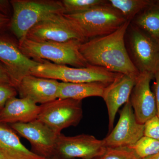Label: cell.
<instances>
[{
  "label": "cell",
  "mask_w": 159,
  "mask_h": 159,
  "mask_svg": "<svg viewBox=\"0 0 159 159\" xmlns=\"http://www.w3.org/2000/svg\"><path fill=\"white\" fill-rule=\"evenodd\" d=\"M41 105L26 98L12 97L0 114V123H28L37 119Z\"/></svg>",
  "instance_id": "obj_16"
},
{
  "label": "cell",
  "mask_w": 159,
  "mask_h": 159,
  "mask_svg": "<svg viewBox=\"0 0 159 159\" xmlns=\"http://www.w3.org/2000/svg\"><path fill=\"white\" fill-rule=\"evenodd\" d=\"M64 15L87 40L110 34L128 21L108 1L86 11Z\"/></svg>",
  "instance_id": "obj_2"
},
{
  "label": "cell",
  "mask_w": 159,
  "mask_h": 159,
  "mask_svg": "<svg viewBox=\"0 0 159 159\" xmlns=\"http://www.w3.org/2000/svg\"><path fill=\"white\" fill-rule=\"evenodd\" d=\"M17 91L11 84L0 83V114L8 100L12 97H16Z\"/></svg>",
  "instance_id": "obj_24"
},
{
  "label": "cell",
  "mask_w": 159,
  "mask_h": 159,
  "mask_svg": "<svg viewBox=\"0 0 159 159\" xmlns=\"http://www.w3.org/2000/svg\"><path fill=\"white\" fill-rule=\"evenodd\" d=\"M64 14H72L88 10L96 6L106 4L104 0H62Z\"/></svg>",
  "instance_id": "obj_22"
},
{
  "label": "cell",
  "mask_w": 159,
  "mask_h": 159,
  "mask_svg": "<svg viewBox=\"0 0 159 159\" xmlns=\"http://www.w3.org/2000/svg\"><path fill=\"white\" fill-rule=\"evenodd\" d=\"M131 22L128 21L113 33L94 38L80 44L79 51L89 65L115 73L139 77L126 49L125 36Z\"/></svg>",
  "instance_id": "obj_1"
},
{
  "label": "cell",
  "mask_w": 159,
  "mask_h": 159,
  "mask_svg": "<svg viewBox=\"0 0 159 159\" xmlns=\"http://www.w3.org/2000/svg\"><path fill=\"white\" fill-rule=\"evenodd\" d=\"M144 124L136 119L130 101L124 104L115 128L102 140L106 148H126L134 145L144 136Z\"/></svg>",
  "instance_id": "obj_9"
},
{
  "label": "cell",
  "mask_w": 159,
  "mask_h": 159,
  "mask_svg": "<svg viewBox=\"0 0 159 159\" xmlns=\"http://www.w3.org/2000/svg\"><path fill=\"white\" fill-rule=\"evenodd\" d=\"M132 150L139 159L144 158L159 152V141L143 136L134 145L127 147Z\"/></svg>",
  "instance_id": "obj_21"
},
{
  "label": "cell",
  "mask_w": 159,
  "mask_h": 159,
  "mask_svg": "<svg viewBox=\"0 0 159 159\" xmlns=\"http://www.w3.org/2000/svg\"><path fill=\"white\" fill-rule=\"evenodd\" d=\"M94 159H139L132 150L126 148H107L103 154Z\"/></svg>",
  "instance_id": "obj_23"
},
{
  "label": "cell",
  "mask_w": 159,
  "mask_h": 159,
  "mask_svg": "<svg viewBox=\"0 0 159 159\" xmlns=\"http://www.w3.org/2000/svg\"><path fill=\"white\" fill-rule=\"evenodd\" d=\"M12 15L9 27L20 42L29 30L45 19L56 14H64L61 1L11 0Z\"/></svg>",
  "instance_id": "obj_3"
},
{
  "label": "cell",
  "mask_w": 159,
  "mask_h": 159,
  "mask_svg": "<svg viewBox=\"0 0 159 159\" xmlns=\"http://www.w3.org/2000/svg\"><path fill=\"white\" fill-rule=\"evenodd\" d=\"M31 74L36 77L60 80L73 83L96 82L109 85L123 74L107 70L102 68L89 65L85 67H70L43 60L32 69Z\"/></svg>",
  "instance_id": "obj_5"
},
{
  "label": "cell",
  "mask_w": 159,
  "mask_h": 159,
  "mask_svg": "<svg viewBox=\"0 0 159 159\" xmlns=\"http://www.w3.org/2000/svg\"><path fill=\"white\" fill-rule=\"evenodd\" d=\"M108 85L99 83H82L60 82L58 99H71L82 100L93 97H102Z\"/></svg>",
  "instance_id": "obj_18"
},
{
  "label": "cell",
  "mask_w": 159,
  "mask_h": 159,
  "mask_svg": "<svg viewBox=\"0 0 159 159\" xmlns=\"http://www.w3.org/2000/svg\"><path fill=\"white\" fill-rule=\"evenodd\" d=\"M82 43L76 41L36 42L25 38L18 44L23 54L37 62L49 60L55 64L82 68L89 65L80 52V46Z\"/></svg>",
  "instance_id": "obj_4"
},
{
  "label": "cell",
  "mask_w": 159,
  "mask_h": 159,
  "mask_svg": "<svg viewBox=\"0 0 159 159\" xmlns=\"http://www.w3.org/2000/svg\"><path fill=\"white\" fill-rule=\"evenodd\" d=\"M152 0H109L112 7L119 11L127 21L131 22Z\"/></svg>",
  "instance_id": "obj_20"
},
{
  "label": "cell",
  "mask_w": 159,
  "mask_h": 159,
  "mask_svg": "<svg viewBox=\"0 0 159 159\" xmlns=\"http://www.w3.org/2000/svg\"><path fill=\"white\" fill-rule=\"evenodd\" d=\"M40 105L37 119L57 135L64 129L77 126L82 119V100L57 99Z\"/></svg>",
  "instance_id": "obj_7"
},
{
  "label": "cell",
  "mask_w": 159,
  "mask_h": 159,
  "mask_svg": "<svg viewBox=\"0 0 159 159\" xmlns=\"http://www.w3.org/2000/svg\"><path fill=\"white\" fill-rule=\"evenodd\" d=\"M154 78L152 74L140 73L129 98L136 119L142 124L157 116L155 97L150 85L151 81Z\"/></svg>",
  "instance_id": "obj_13"
},
{
  "label": "cell",
  "mask_w": 159,
  "mask_h": 159,
  "mask_svg": "<svg viewBox=\"0 0 159 159\" xmlns=\"http://www.w3.org/2000/svg\"><path fill=\"white\" fill-rule=\"evenodd\" d=\"M144 136L159 141V118L155 116L144 124Z\"/></svg>",
  "instance_id": "obj_25"
},
{
  "label": "cell",
  "mask_w": 159,
  "mask_h": 159,
  "mask_svg": "<svg viewBox=\"0 0 159 159\" xmlns=\"http://www.w3.org/2000/svg\"><path fill=\"white\" fill-rule=\"evenodd\" d=\"M0 159H11L0 151Z\"/></svg>",
  "instance_id": "obj_31"
},
{
  "label": "cell",
  "mask_w": 159,
  "mask_h": 159,
  "mask_svg": "<svg viewBox=\"0 0 159 159\" xmlns=\"http://www.w3.org/2000/svg\"><path fill=\"white\" fill-rule=\"evenodd\" d=\"M25 38L34 41L58 43L88 41L64 14L53 15L39 22L29 30Z\"/></svg>",
  "instance_id": "obj_8"
},
{
  "label": "cell",
  "mask_w": 159,
  "mask_h": 159,
  "mask_svg": "<svg viewBox=\"0 0 159 159\" xmlns=\"http://www.w3.org/2000/svg\"><path fill=\"white\" fill-rule=\"evenodd\" d=\"M155 80L154 83V94L155 97L157 108V116L159 118V71L154 75Z\"/></svg>",
  "instance_id": "obj_26"
},
{
  "label": "cell",
  "mask_w": 159,
  "mask_h": 159,
  "mask_svg": "<svg viewBox=\"0 0 159 159\" xmlns=\"http://www.w3.org/2000/svg\"><path fill=\"white\" fill-rule=\"evenodd\" d=\"M10 21L11 18L0 13V30H3L6 27H9Z\"/></svg>",
  "instance_id": "obj_29"
},
{
  "label": "cell",
  "mask_w": 159,
  "mask_h": 159,
  "mask_svg": "<svg viewBox=\"0 0 159 159\" xmlns=\"http://www.w3.org/2000/svg\"><path fill=\"white\" fill-rule=\"evenodd\" d=\"M59 85L56 80L29 74L22 80L16 90L20 98L42 105L58 99Z\"/></svg>",
  "instance_id": "obj_14"
},
{
  "label": "cell",
  "mask_w": 159,
  "mask_h": 159,
  "mask_svg": "<svg viewBox=\"0 0 159 159\" xmlns=\"http://www.w3.org/2000/svg\"><path fill=\"white\" fill-rule=\"evenodd\" d=\"M133 20L134 25L159 40V0H152Z\"/></svg>",
  "instance_id": "obj_19"
},
{
  "label": "cell",
  "mask_w": 159,
  "mask_h": 159,
  "mask_svg": "<svg viewBox=\"0 0 159 159\" xmlns=\"http://www.w3.org/2000/svg\"><path fill=\"white\" fill-rule=\"evenodd\" d=\"M47 159H60L59 158H57V157H52L51 158Z\"/></svg>",
  "instance_id": "obj_32"
},
{
  "label": "cell",
  "mask_w": 159,
  "mask_h": 159,
  "mask_svg": "<svg viewBox=\"0 0 159 159\" xmlns=\"http://www.w3.org/2000/svg\"><path fill=\"white\" fill-rule=\"evenodd\" d=\"M0 61L7 70L12 86L16 88L25 76L31 74L32 69L41 63L23 54L12 39L0 35Z\"/></svg>",
  "instance_id": "obj_10"
},
{
  "label": "cell",
  "mask_w": 159,
  "mask_h": 159,
  "mask_svg": "<svg viewBox=\"0 0 159 159\" xmlns=\"http://www.w3.org/2000/svg\"><path fill=\"white\" fill-rule=\"evenodd\" d=\"M106 149L102 140L93 136L82 134L69 137L61 134L57 138L54 157L57 156L64 159H94L103 154Z\"/></svg>",
  "instance_id": "obj_11"
},
{
  "label": "cell",
  "mask_w": 159,
  "mask_h": 159,
  "mask_svg": "<svg viewBox=\"0 0 159 159\" xmlns=\"http://www.w3.org/2000/svg\"><path fill=\"white\" fill-rule=\"evenodd\" d=\"M127 32L126 49L134 66L140 73L154 76L159 71V40L131 23Z\"/></svg>",
  "instance_id": "obj_6"
},
{
  "label": "cell",
  "mask_w": 159,
  "mask_h": 159,
  "mask_svg": "<svg viewBox=\"0 0 159 159\" xmlns=\"http://www.w3.org/2000/svg\"><path fill=\"white\" fill-rule=\"evenodd\" d=\"M138 77L123 74L119 79L106 88L102 98L108 111L109 133L113 129L115 117L119 108L129 100Z\"/></svg>",
  "instance_id": "obj_15"
},
{
  "label": "cell",
  "mask_w": 159,
  "mask_h": 159,
  "mask_svg": "<svg viewBox=\"0 0 159 159\" xmlns=\"http://www.w3.org/2000/svg\"><path fill=\"white\" fill-rule=\"evenodd\" d=\"M0 151L11 159H47L29 150L11 129L0 123Z\"/></svg>",
  "instance_id": "obj_17"
},
{
  "label": "cell",
  "mask_w": 159,
  "mask_h": 159,
  "mask_svg": "<svg viewBox=\"0 0 159 159\" xmlns=\"http://www.w3.org/2000/svg\"><path fill=\"white\" fill-rule=\"evenodd\" d=\"M11 127L31 144L33 152L46 159L54 157L59 135L38 119L12 124Z\"/></svg>",
  "instance_id": "obj_12"
},
{
  "label": "cell",
  "mask_w": 159,
  "mask_h": 159,
  "mask_svg": "<svg viewBox=\"0 0 159 159\" xmlns=\"http://www.w3.org/2000/svg\"><path fill=\"white\" fill-rule=\"evenodd\" d=\"M0 83L11 84V79L7 70L3 65L0 63Z\"/></svg>",
  "instance_id": "obj_28"
},
{
  "label": "cell",
  "mask_w": 159,
  "mask_h": 159,
  "mask_svg": "<svg viewBox=\"0 0 159 159\" xmlns=\"http://www.w3.org/2000/svg\"><path fill=\"white\" fill-rule=\"evenodd\" d=\"M141 159H159V152Z\"/></svg>",
  "instance_id": "obj_30"
},
{
  "label": "cell",
  "mask_w": 159,
  "mask_h": 159,
  "mask_svg": "<svg viewBox=\"0 0 159 159\" xmlns=\"http://www.w3.org/2000/svg\"><path fill=\"white\" fill-rule=\"evenodd\" d=\"M11 9H12V7L10 1L0 0V13L10 17Z\"/></svg>",
  "instance_id": "obj_27"
}]
</instances>
